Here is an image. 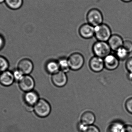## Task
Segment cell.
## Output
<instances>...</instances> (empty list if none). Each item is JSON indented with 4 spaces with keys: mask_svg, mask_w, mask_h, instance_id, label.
Returning a JSON list of instances; mask_svg holds the SVG:
<instances>
[{
    "mask_svg": "<svg viewBox=\"0 0 132 132\" xmlns=\"http://www.w3.org/2000/svg\"><path fill=\"white\" fill-rule=\"evenodd\" d=\"M60 70L67 73L70 70L68 58L65 57L60 58L57 60Z\"/></svg>",
    "mask_w": 132,
    "mask_h": 132,
    "instance_id": "19",
    "label": "cell"
},
{
    "mask_svg": "<svg viewBox=\"0 0 132 132\" xmlns=\"http://www.w3.org/2000/svg\"><path fill=\"white\" fill-rule=\"evenodd\" d=\"M125 66L128 73H132V57H130L127 60Z\"/></svg>",
    "mask_w": 132,
    "mask_h": 132,
    "instance_id": "26",
    "label": "cell"
},
{
    "mask_svg": "<svg viewBox=\"0 0 132 132\" xmlns=\"http://www.w3.org/2000/svg\"><path fill=\"white\" fill-rule=\"evenodd\" d=\"M68 59L70 69L72 70H78L82 68L84 64V58L82 55L79 53H72Z\"/></svg>",
    "mask_w": 132,
    "mask_h": 132,
    "instance_id": "5",
    "label": "cell"
},
{
    "mask_svg": "<svg viewBox=\"0 0 132 132\" xmlns=\"http://www.w3.org/2000/svg\"><path fill=\"white\" fill-rule=\"evenodd\" d=\"M128 79L132 81V73H128L127 75Z\"/></svg>",
    "mask_w": 132,
    "mask_h": 132,
    "instance_id": "29",
    "label": "cell"
},
{
    "mask_svg": "<svg viewBox=\"0 0 132 132\" xmlns=\"http://www.w3.org/2000/svg\"><path fill=\"white\" fill-rule=\"evenodd\" d=\"M78 32L83 38L89 39L94 36L95 27L89 23H85L80 26Z\"/></svg>",
    "mask_w": 132,
    "mask_h": 132,
    "instance_id": "9",
    "label": "cell"
},
{
    "mask_svg": "<svg viewBox=\"0 0 132 132\" xmlns=\"http://www.w3.org/2000/svg\"><path fill=\"white\" fill-rule=\"evenodd\" d=\"M78 129L81 132H100L99 129L95 126H87L82 124L81 122L79 123Z\"/></svg>",
    "mask_w": 132,
    "mask_h": 132,
    "instance_id": "20",
    "label": "cell"
},
{
    "mask_svg": "<svg viewBox=\"0 0 132 132\" xmlns=\"http://www.w3.org/2000/svg\"><path fill=\"white\" fill-rule=\"evenodd\" d=\"M124 41L120 35L114 34L112 35L108 43L111 50L115 52L117 50L122 47Z\"/></svg>",
    "mask_w": 132,
    "mask_h": 132,
    "instance_id": "14",
    "label": "cell"
},
{
    "mask_svg": "<svg viewBox=\"0 0 132 132\" xmlns=\"http://www.w3.org/2000/svg\"><path fill=\"white\" fill-rule=\"evenodd\" d=\"M18 69L24 75H29L34 69V64L31 60L28 59L21 60L18 65Z\"/></svg>",
    "mask_w": 132,
    "mask_h": 132,
    "instance_id": "10",
    "label": "cell"
},
{
    "mask_svg": "<svg viewBox=\"0 0 132 132\" xmlns=\"http://www.w3.org/2000/svg\"><path fill=\"white\" fill-rule=\"evenodd\" d=\"M19 87L24 92H27L33 90L35 85L34 78L30 75H24L18 82Z\"/></svg>",
    "mask_w": 132,
    "mask_h": 132,
    "instance_id": "6",
    "label": "cell"
},
{
    "mask_svg": "<svg viewBox=\"0 0 132 132\" xmlns=\"http://www.w3.org/2000/svg\"><path fill=\"white\" fill-rule=\"evenodd\" d=\"M46 71L48 73L54 74L60 71L57 60H51L46 62L45 65Z\"/></svg>",
    "mask_w": 132,
    "mask_h": 132,
    "instance_id": "15",
    "label": "cell"
},
{
    "mask_svg": "<svg viewBox=\"0 0 132 132\" xmlns=\"http://www.w3.org/2000/svg\"><path fill=\"white\" fill-rule=\"evenodd\" d=\"M12 73H13L15 80L18 81V82H19L24 75L18 68L16 70H15L13 72H12Z\"/></svg>",
    "mask_w": 132,
    "mask_h": 132,
    "instance_id": "23",
    "label": "cell"
},
{
    "mask_svg": "<svg viewBox=\"0 0 132 132\" xmlns=\"http://www.w3.org/2000/svg\"><path fill=\"white\" fill-rule=\"evenodd\" d=\"M15 81L13 73L10 71H3L0 74V84L4 87H9Z\"/></svg>",
    "mask_w": 132,
    "mask_h": 132,
    "instance_id": "13",
    "label": "cell"
},
{
    "mask_svg": "<svg viewBox=\"0 0 132 132\" xmlns=\"http://www.w3.org/2000/svg\"><path fill=\"white\" fill-rule=\"evenodd\" d=\"M51 109L50 104L44 98H40L33 108L36 114L42 118H45L49 116L51 112Z\"/></svg>",
    "mask_w": 132,
    "mask_h": 132,
    "instance_id": "1",
    "label": "cell"
},
{
    "mask_svg": "<svg viewBox=\"0 0 132 132\" xmlns=\"http://www.w3.org/2000/svg\"><path fill=\"white\" fill-rule=\"evenodd\" d=\"M87 23L95 27L103 23V15L101 12L97 8L90 9L86 15Z\"/></svg>",
    "mask_w": 132,
    "mask_h": 132,
    "instance_id": "4",
    "label": "cell"
},
{
    "mask_svg": "<svg viewBox=\"0 0 132 132\" xmlns=\"http://www.w3.org/2000/svg\"><path fill=\"white\" fill-rule=\"evenodd\" d=\"M38 94L34 90L26 92L24 96V100L26 106L33 109L34 106L39 101Z\"/></svg>",
    "mask_w": 132,
    "mask_h": 132,
    "instance_id": "7",
    "label": "cell"
},
{
    "mask_svg": "<svg viewBox=\"0 0 132 132\" xmlns=\"http://www.w3.org/2000/svg\"><path fill=\"white\" fill-rule=\"evenodd\" d=\"M5 3L8 7L12 10L19 9L23 4V0H5Z\"/></svg>",
    "mask_w": 132,
    "mask_h": 132,
    "instance_id": "18",
    "label": "cell"
},
{
    "mask_svg": "<svg viewBox=\"0 0 132 132\" xmlns=\"http://www.w3.org/2000/svg\"><path fill=\"white\" fill-rule=\"evenodd\" d=\"M52 81L54 85L58 87H62L67 84L68 81V77L67 73L60 70L52 75Z\"/></svg>",
    "mask_w": 132,
    "mask_h": 132,
    "instance_id": "8",
    "label": "cell"
},
{
    "mask_svg": "<svg viewBox=\"0 0 132 132\" xmlns=\"http://www.w3.org/2000/svg\"><path fill=\"white\" fill-rule=\"evenodd\" d=\"M9 66L7 60L4 56L0 55V71L2 72L7 70Z\"/></svg>",
    "mask_w": 132,
    "mask_h": 132,
    "instance_id": "22",
    "label": "cell"
},
{
    "mask_svg": "<svg viewBox=\"0 0 132 132\" xmlns=\"http://www.w3.org/2000/svg\"><path fill=\"white\" fill-rule=\"evenodd\" d=\"M92 51L95 56L104 59L111 54L112 50L108 42L98 41L93 45Z\"/></svg>",
    "mask_w": 132,
    "mask_h": 132,
    "instance_id": "2",
    "label": "cell"
},
{
    "mask_svg": "<svg viewBox=\"0 0 132 132\" xmlns=\"http://www.w3.org/2000/svg\"><path fill=\"white\" fill-rule=\"evenodd\" d=\"M125 106L126 110L132 114V97L128 98L125 102Z\"/></svg>",
    "mask_w": 132,
    "mask_h": 132,
    "instance_id": "25",
    "label": "cell"
},
{
    "mask_svg": "<svg viewBox=\"0 0 132 132\" xmlns=\"http://www.w3.org/2000/svg\"><path fill=\"white\" fill-rule=\"evenodd\" d=\"M5 40L2 36L0 35V50H1L4 46Z\"/></svg>",
    "mask_w": 132,
    "mask_h": 132,
    "instance_id": "28",
    "label": "cell"
},
{
    "mask_svg": "<svg viewBox=\"0 0 132 132\" xmlns=\"http://www.w3.org/2000/svg\"><path fill=\"white\" fill-rule=\"evenodd\" d=\"M122 132H132V126L130 125H125Z\"/></svg>",
    "mask_w": 132,
    "mask_h": 132,
    "instance_id": "27",
    "label": "cell"
},
{
    "mask_svg": "<svg viewBox=\"0 0 132 132\" xmlns=\"http://www.w3.org/2000/svg\"><path fill=\"white\" fill-rule=\"evenodd\" d=\"M5 0H0V4H2L4 2H5Z\"/></svg>",
    "mask_w": 132,
    "mask_h": 132,
    "instance_id": "31",
    "label": "cell"
},
{
    "mask_svg": "<svg viewBox=\"0 0 132 132\" xmlns=\"http://www.w3.org/2000/svg\"><path fill=\"white\" fill-rule=\"evenodd\" d=\"M112 35L111 28L106 24L102 23L95 27L94 36L98 41L108 42Z\"/></svg>",
    "mask_w": 132,
    "mask_h": 132,
    "instance_id": "3",
    "label": "cell"
},
{
    "mask_svg": "<svg viewBox=\"0 0 132 132\" xmlns=\"http://www.w3.org/2000/svg\"><path fill=\"white\" fill-rule=\"evenodd\" d=\"M123 2H126V3H128V2H131L132 1V0H121Z\"/></svg>",
    "mask_w": 132,
    "mask_h": 132,
    "instance_id": "30",
    "label": "cell"
},
{
    "mask_svg": "<svg viewBox=\"0 0 132 132\" xmlns=\"http://www.w3.org/2000/svg\"><path fill=\"white\" fill-rule=\"evenodd\" d=\"M122 47L130 53L132 52V42L129 40L124 41Z\"/></svg>",
    "mask_w": 132,
    "mask_h": 132,
    "instance_id": "24",
    "label": "cell"
},
{
    "mask_svg": "<svg viewBox=\"0 0 132 132\" xmlns=\"http://www.w3.org/2000/svg\"><path fill=\"white\" fill-rule=\"evenodd\" d=\"M125 126L122 122L115 121L110 124L108 128L107 132H122Z\"/></svg>",
    "mask_w": 132,
    "mask_h": 132,
    "instance_id": "17",
    "label": "cell"
},
{
    "mask_svg": "<svg viewBox=\"0 0 132 132\" xmlns=\"http://www.w3.org/2000/svg\"><path fill=\"white\" fill-rule=\"evenodd\" d=\"M81 122L85 125H93L95 120L94 114L90 111L84 112L81 117Z\"/></svg>",
    "mask_w": 132,
    "mask_h": 132,
    "instance_id": "16",
    "label": "cell"
},
{
    "mask_svg": "<svg viewBox=\"0 0 132 132\" xmlns=\"http://www.w3.org/2000/svg\"><path fill=\"white\" fill-rule=\"evenodd\" d=\"M105 68L110 71L116 70L119 65L120 60L115 54H110L104 59Z\"/></svg>",
    "mask_w": 132,
    "mask_h": 132,
    "instance_id": "11",
    "label": "cell"
},
{
    "mask_svg": "<svg viewBox=\"0 0 132 132\" xmlns=\"http://www.w3.org/2000/svg\"><path fill=\"white\" fill-rule=\"evenodd\" d=\"M89 66L90 69L93 72H101L105 68L104 59L96 56H94L89 61Z\"/></svg>",
    "mask_w": 132,
    "mask_h": 132,
    "instance_id": "12",
    "label": "cell"
},
{
    "mask_svg": "<svg viewBox=\"0 0 132 132\" xmlns=\"http://www.w3.org/2000/svg\"><path fill=\"white\" fill-rule=\"evenodd\" d=\"M129 54V53L126 50L122 47L116 51L115 55L120 61H124L127 59Z\"/></svg>",
    "mask_w": 132,
    "mask_h": 132,
    "instance_id": "21",
    "label": "cell"
},
{
    "mask_svg": "<svg viewBox=\"0 0 132 132\" xmlns=\"http://www.w3.org/2000/svg\"><path fill=\"white\" fill-rule=\"evenodd\" d=\"M1 71H0V74H1Z\"/></svg>",
    "mask_w": 132,
    "mask_h": 132,
    "instance_id": "32",
    "label": "cell"
}]
</instances>
